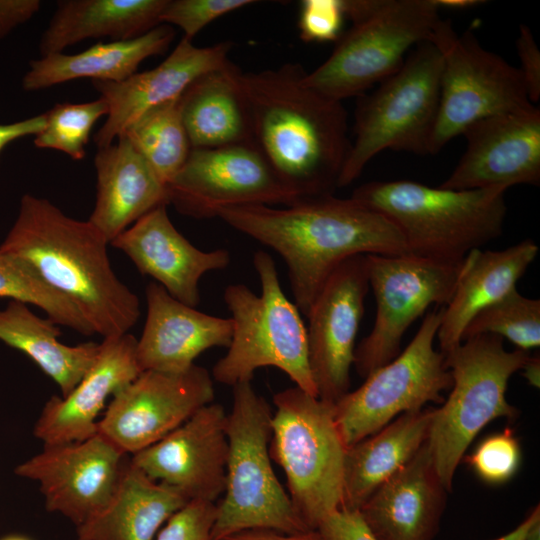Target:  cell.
<instances>
[{"mask_svg":"<svg viewBox=\"0 0 540 540\" xmlns=\"http://www.w3.org/2000/svg\"><path fill=\"white\" fill-rule=\"evenodd\" d=\"M216 217L272 248L288 268L295 305L306 317L331 273L355 255L408 253L398 228L354 199L333 195L285 207L241 205Z\"/></svg>","mask_w":540,"mask_h":540,"instance_id":"6da1fadb","label":"cell"},{"mask_svg":"<svg viewBox=\"0 0 540 540\" xmlns=\"http://www.w3.org/2000/svg\"><path fill=\"white\" fill-rule=\"evenodd\" d=\"M306 74L287 63L240 76L253 143L301 199L333 195L350 148L342 102L310 87Z\"/></svg>","mask_w":540,"mask_h":540,"instance_id":"7a4b0ae2","label":"cell"},{"mask_svg":"<svg viewBox=\"0 0 540 540\" xmlns=\"http://www.w3.org/2000/svg\"><path fill=\"white\" fill-rule=\"evenodd\" d=\"M109 241L88 220L65 215L44 198L25 194L0 247L28 263L103 338L128 331L140 317L138 297L114 273Z\"/></svg>","mask_w":540,"mask_h":540,"instance_id":"3957f363","label":"cell"},{"mask_svg":"<svg viewBox=\"0 0 540 540\" xmlns=\"http://www.w3.org/2000/svg\"><path fill=\"white\" fill-rule=\"evenodd\" d=\"M503 187L454 190L411 180L371 181L351 198L382 214L402 234L408 253L460 262L503 232Z\"/></svg>","mask_w":540,"mask_h":540,"instance_id":"277c9868","label":"cell"},{"mask_svg":"<svg viewBox=\"0 0 540 540\" xmlns=\"http://www.w3.org/2000/svg\"><path fill=\"white\" fill-rule=\"evenodd\" d=\"M272 415V408L251 381L233 386V404L227 414L226 484L223 498L216 504L214 540L252 529L310 530L271 464Z\"/></svg>","mask_w":540,"mask_h":540,"instance_id":"5b68a950","label":"cell"},{"mask_svg":"<svg viewBox=\"0 0 540 540\" xmlns=\"http://www.w3.org/2000/svg\"><path fill=\"white\" fill-rule=\"evenodd\" d=\"M343 7L352 27L305 76L310 87L341 102L396 72L441 20L434 0H343Z\"/></svg>","mask_w":540,"mask_h":540,"instance_id":"8992f818","label":"cell"},{"mask_svg":"<svg viewBox=\"0 0 540 540\" xmlns=\"http://www.w3.org/2000/svg\"><path fill=\"white\" fill-rule=\"evenodd\" d=\"M253 264L261 285L259 296L241 283L224 291L233 334L226 354L212 368V378L233 387L252 381L259 368L275 367L295 386L317 396L308 361L307 328L300 311L285 296L273 258L257 251Z\"/></svg>","mask_w":540,"mask_h":540,"instance_id":"52a82bcc","label":"cell"},{"mask_svg":"<svg viewBox=\"0 0 540 540\" xmlns=\"http://www.w3.org/2000/svg\"><path fill=\"white\" fill-rule=\"evenodd\" d=\"M529 357L528 351L506 350L503 338L493 334L465 339L444 356L453 384L442 406L433 409L427 444L447 492L465 451L483 427L500 417H517L506 390L510 377Z\"/></svg>","mask_w":540,"mask_h":540,"instance_id":"ba28073f","label":"cell"},{"mask_svg":"<svg viewBox=\"0 0 540 540\" xmlns=\"http://www.w3.org/2000/svg\"><path fill=\"white\" fill-rule=\"evenodd\" d=\"M273 402L270 455L283 469L297 514L316 530L342 501L346 446L334 403L297 386L276 393Z\"/></svg>","mask_w":540,"mask_h":540,"instance_id":"9c48e42d","label":"cell"},{"mask_svg":"<svg viewBox=\"0 0 540 540\" xmlns=\"http://www.w3.org/2000/svg\"><path fill=\"white\" fill-rule=\"evenodd\" d=\"M442 58L430 41L415 46L401 67L358 104L355 139L338 188L351 184L368 162L390 149L429 154L439 100Z\"/></svg>","mask_w":540,"mask_h":540,"instance_id":"30bf717a","label":"cell"},{"mask_svg":"<svg viewBox=\"0 0 540 540\" xmlns=\"http://www.w3.org/2000/svg\"><path fill=\"white\" fill-rule=\"evenodd\" d=\"M430 42L441 54L442 70L429 154H437L482 119L535 106L519 68L485 49L471 30L459 34L441 19Z\"/></svg>","mask_w":540,"mask_h":540,"instance_id":"8fae6325","label":"cell"},{"mask_svg":"<svg viewBox=\"0 0 540 540\" xmlns=\"http://www.w3.org/2000/svg\"><path fill=\"white\" fill-rule=\"evenodd\" d=\"M443 307L428 312L396 358L334 403V418L346 448L378 432L399 415L444 402L453 380L444 355L434 348Z\"/></svg>","mask_w":540,"mask_h":540,"instance_id":"7c38bea8","label":"cell"},{"mask_svg":"<svg viewBox=\"0 0 540 540\" xmlns=\"http://www.w3.org/2000/svg\"><path fill=\"white\" fill-rule=\"evenodd\" d=\"M369 285L376 303L373 328L355 348L354 366L366 378L400 353L406 330L431 305L446 306L470 263L416 256L367 254Z\"/></svg>","mask_w":540,"mask_h":540,"instance_id":"4fadbf2b","label":"cell"},{"mask_svg":"<svg viewBox=\"0 0 540 540\" xmlns=\"http://www.w3.org/2000/svg\"><path fill=\"white\" fill-rule=\"evenodd\" d=\"M168 203L198 219L241 205L294 204L301 199L286 186L253 144L192 148L166 186Z\"/></svg>","mask_w":540,"mask_h":540,"instance_id":"5bb4252c","label":"cell"},{"mask_svg":"<svg viewBox=\"0 0 540 540\" xmlns=\"http://www.w3.org/2000/svg\"><path fill=\"white\" fill-rule=\"evenodd\" d=\"M214 397L211 375L196 364L181 373L142 371L112 396L98 432L132 456L160 441Z\"/></svg>","mask_w":540,"mask_h":540,"instance_id":"9a60e30c","label":"cell"},{"mask_svg":"<svg viewBox=\"0 0 540 540\" xmlns=\"http://www.w3.org/2000/svg\"><path fill=\"white\" fill-rule=\"evenodd\" d=\"M130 457L97 432L83 441L44 444L14 472L37 481L46 509L77 527L109 501Z\"/></svg>","mask_w":540,"mask_h":540,"instance_id":"2e32d148","label":"cell"},{"mask_svg":"<svg viewBox=\"0 0 540 540\" xmlns=\"http://www.w3.org/2000/svg\"><path fill=\"white\" fill-rule=\"evenodd\" d=\"M369 288L366 255L352 256L331 273L309 310L308 361L322 400L335 403L350 391L355 340Z\"/></svg>","mask_w":540,"mask_h":540,"instance_id":"e0dca14e","label":"cell"},{"mask_svg":"<svg viewBox=\"0 0 540 540\" xmlns=\"http://www.w3.org/2000/svg\"><path fill=\"white\" fill-rule=\"evenodd\" d=\"M228 458L227 413L209 403L160 441L131 456L152 479L189 500L215 502L223 495Z\"/></svg>","mask_w":540,"mask_h":540,"instance_id":"ac0fdd59","label":"cell"},{"mask_svg":"<svg viewBox=\"0 0 540 540\" xmlns=\"http://www.w3.org/2000/svg\"><path fill=\"white\" fill-rule=\"evenodd\" d=\"M464 154L440 185L474 190L540 183V110L538 107L482 119L463 134Z\"/></svg>","mask_w":540,"mask_h":540,"instance_id":"d6986e66","label":"cell"},{"mask_svg":"<svg viewBox=\"0 0 540 540\" xmlns=\"http://www.w3.org/2000/svg\"><path fill=\"white\" fill-rule=\"evenodd\" d=\"M231 42L197 47L182 38L158 66L121 82L92 81L108 105V114L93 140L98 148L113 143L148 110L179 98L201 75L225 65Z\"/></svg>","mask_w":540,"mask_h":540,"instance_id":"ffe728a7","label":"cell"},{"mask_svg":"<svg viewBox=\"0 0 540 540\" xmlns=\"http://www.w3.org/2000/svg\"><path fill=\"white\" fill-rule=\"evenodd\" d=\"M166 206L152 209L110 243L123 251L141 274L151 276L173 298L195 308L200 303L201 277L225 269L230 253L196 248L172 224Z\"/></svg>","mask_w":540,"mask_h":540,"instance_id":"44dd1931","label":"cell"},{"mask_svg":"<svg viewBox=\"0 0 540 540\" xmlns=\"http://www.w3.org/2000/svg\"><path fill=\"white\" fill-rule=\"evenodd\" d=\"M89 370L66 396H52L34 426L44 444L86 440L98 432L97 417L109 396L142 371L136 358L137 339L125 333L103 338Z\"/></svg>","mask_w":540,"mask_h":540,"instance_id":"7402d4cb","label":"cell"},{"mask_svg":"<svg viewBox=\"0 0 540 540\" xmlns=\"http://www.w3.org/2000/svg\"><path fill=\"white\" fill-rule=\"evenodd\" d=\"M147 315L136 345L141 371L181 373L213 347L230 345L231 318L212 316L173 298L161 285L146 287Z\"/></svg>","mask_w":540,"mask_h":540,"instance_id":"603a6c76","label":"cell"},{"mask_svg":"<svg viewBox=\"0 0 540 540\" xmlns=\"http://www.w3.org/2000/svg\"><path fill=\"white\" fill-rule=\"evenodd\" d=\"M446 493L426 440L359 512L377 540H432L439 529Z\"/></svg>","mask_w":540,"mask_h":540,"instance_id":"cb8c5ba5","label":"cell"},{"mask_svg":"<svg viewBox=\"0 0 540 540\" xmlns=\"http://www.w3.org/2000/svg\"><path fill=\"white\" fill-rule=\"evenodd\" d=\"M98 148L95 207L88 219L109 243L156 208L168 205L166 186L128 139Z\"/></svg>","mask_w":540,"mask_h":540,"instance_id":"d4e9b609","label":"cell"},{"mask_svg":"<svg viewBox=\"0 0 540 540\" xmlns=\"http://www.w3.org/2000/svg\"><path fill=\"white\" fill-rule=\"evenodd\" d=\"M190 501L178 489L156 481L131 457L105 506L77 526L78 540H155L166 521Z\"/></svg>","mask_w":540,"mask_h":540,"instance_id":"484cf974","label":"cell"},{"mask_svg":"<svg viewBox=\"0 0 540 540\" xmlns=\"http://www.w3.org/2000/svg\"><path fill=\"white\" fill-rule=\"evenodd\" d=\"M538 251L533 240L525 239L503 250L470 252V263L443 307L436 338L444 356L462 342L467 324L479 311L516 289Z\"/></svg>","mask_w":540,"mask_h":540,"instance_id":"4316f807","label":"cell"},{"mask_svg":"<svg viewBox=\"0 0 540 540\" xmlns=\"http://www.w3.org/2000/svg\"><path fill=\"white\" fill-rule=\"evenodd\" d=\"M433 409L403 413L346 448L341 509L359 511L373 492L403 468L426 442Z\"/></svg>","mask_w":540,"mask_h":540,"instance_id":"83f0119b","label":"cell"},{"mask_svg":"<svg viewBox=\"0 0 540 540\" xmlns=\"http://www.w3.org/2000/svg\"><path fill=\"white\" fill-rule=\"evenodd\" d=\"M241 73L228 61L201 75L180 96L182 120L192 148L254 145Z\"/></svg>","mask_w":540,"mask_h":540,"instance_id":"f1b7e54d","label":"cell"},{"mask_svg":"<svg viewBox=\"0 0 540 540\" xmlns=\"http://www.w3.org/2000/svg\"><path fill=\"white\" fill-rule=\"evenodd\" d=\"M174 29L160 24L129 40L97 43L77 54L52 53L32 60L22 79L25 91H38L80 78L121 82L136 73L148 57L165 52L174 39Z\"/></svg>","mask_w":540,"mask_h":540,"instance_id":"f546056e","label":"cell"},{"mask_svg":"<svg viewBox=\"0 0 540 540\" xmlns=\"http://www.w3.org/2000/svg\"><path fill=\"white\" fill-rule=\"evenodd\" d=\"M168 0H63L40 40L42 56L89 38L139 37L160 25Z\"/></svg>","mask_w":540,"mask_h":540,"instance_id":"4dcf8cb0","label":"cell"},{"mask_svg":"<svg viewBox=\"0 0 540 540\" xmlns=\"http://www.w3.org/2000/svg\"><path fill=\"white\" fill-rule=\"evenodd\" d=\"M61 331L49 318L35 315L27 304L9 301L0 310V341L31 358L68 395L94 363L99 343H61Z\"/></svg>","mask_w":540,"mask_h":540,"instance_id":"1f68e13d","label":"cell"},{"mask_svg":"<svg viewBox=\"0 0 540 540\" xmlns=\"http://www.w3.org/2000/svg\"><path fill=\"white\" fill-rule=\"evenodd\" d=\"M179 98L148 110L122 133L165 186L183 167L192 149Z\"/></svg>","mask_w":540,"mask_h":540,"instance_id":"d6a6232c","label":"cell"},{"mask_svg":"<svg viewBox=\"0 0 540 540\" xmlns=\"http://www.w3.org/2000/svg\"><path fill=\"white\" fill-rule=\"evenodd\" d=\"M0 297L37 306L56 325L85 336L95 334L76 307L44 281L30 263L1 247Z\"/></svg>","mask_w":540,"mask_h":540,"instance_id":"836d02e7","label":"cell"},{"mask_svg":"<svg viewBox=\"0 0 540 540\" xmlns=\"http://www.w3.org/2000/svg\"><path fill=\"white\" fill-rule=\"evenodd\" d=\"M482 334L506 338L524 351L539 347L540 300L525 297L514 289L479 311L467 324L462 341Z\"/></svg>","mask_w":540,"mask_h":540,"instance_id":"e575fe53","label":"cell"},{"mask_svg":"<svg viewBox=\"0 0 540 540\" xmlns=\"http://www.w3.org/2000/svg\"><path fill=\"white\" fill-rule=\"evenodd\" d=\"M108 114V105L101 97L85 103H57L45 113L43 130L34 138V145L61 151L73 160L86 156V145L97 120Z\"/></svg>","mask_w":540,"mask_h":540,"instance_id":"d590c367","label":"cell"},{"mask_svg":"<svg viewBox=\"0 0 540 540\" xmlns=\"http://www.w3.org/2000/svg\"><path fill=\"white\" fill-rule=\"evenodd\" d=\"M520 459L519 442L513 430L505 429L485 438L466 461L482 480L500 484L515 474Z\"/></svg>","mask_w":540,"mask_h":540,"instance_id":"8d00e7d4","label":"cell"},{"mask_svg":"<svg viewBox=\"0 0 540 540\" xmlns=\"http://www.w3.org/2000/svg\"><path fill=\"white\" fill-rule=\"evenodd\" d=\"M253 3L252 0H168L159 21L179 27L183 37L192 41L215 19Z\"/></svg>","mask_w":540,"mask_h":540,"instance_id":"74e56055","label":"cell"},{"mask_svg":"<svg viewBox=\"0 0 540 540\" xmlns=\"http://www.w3.org/2000/svg\"><path fill=\"white\" fill-rule=\"evenodd\" d=\"M216 503L190 500L162 526L155 540H214Z\"/></svg>","mask_w":540,"mask_h":540,"instance_id":"f35d334b","label":"cell"},{"mask_svg":"<svg viewBox=\"0 0 540 540\" xmlns=\"http://www.w3.org/2000/svg\"><path fill=\"white\" fill-rule=\"evenodd\" d=\"M344 17L343 0H304L298 20L300 38L305 42L337 41Z\"/></svg>","mask_w":540,"mask_h":540,"instance_id":"ab89813d","label":"cell"},{"mask_svg":"<svg viewBox=\"0 0 540 540\" xmlns=\"http://www.w3.org/2000/svg\"><path fill=\"white\" fill-rule=\"evenodd\" d=\"M323 540H377L359 511L338 509L316 529Z\"/></svg>","mask_w":540,"mask_h":540,"instance_id":"60d3db41","label":"cell"},{"mask_svg":"<svg viewBox=\"0 0 540 540\" xmlns=\"http://www.w3.org/2000/svg\"><path fill=\"white\" fill-rule=\"evenodd\" d=\"M520 59V73L523 77L530 102L534 105L540 99V51L531 30L521 25L516 40Z\"/></svg>","mask_w":540,"mask_h":540,"instance_id":"b9f144b4","label":"cell"},{"mask_svg":"<svg viewBox=\"0 0 540 540\" xmlns=\"http://www.w3.org/2000/svg\"><path fill=\"white\" fill-rule=\"evenodd\" d=\"M40 6L39 0H0V39L29 21Z\"/></svg>","mask_w":540,"mask_h":540,"instance_id":"7bdbcfd3","label":"cell"},{"mask_svg":"<svg viewBox=\"0 0 540 540\" xmlns=\"http://www.w3.org/2000/svg\"><path fill=\"white\" fill-rule=\"evenodd\" d=\"M45 123L44 113L17 122L0 124V154L9 143L25 136L39 134Z\"/></svg>","mask_w":540,"mask_h":540,"instance_id":"ee69618b","label":"cell"},{"mask_svg":"<svg viewBox=\"0 0 540 540\" xmlns=\"http://www.w3.org/2000/svg\"><path fill=\"white\" fill-rule=\"evenodd\" d=\"M219 540H323L317 530L284 533L271 529L245 530Z\"/></svg>","mask_w":540,"mask_h":540,"instance_id":"f6af8a7d","label":"cell"},{"mask_svg":"<svg viewBox=\"0 0 540 540\" xmlns=\"http://www.w3.org/2000/svg\"><path fill=\"white\" fill-rule=\"evenodd\" d=\"M523 376L535 388L540 386V360L539 357H529L522 367Z\"/></svg>","mask_w":540,"mask_h":540,"instance_id":"bcb514c9","label":"cell"},{"mask_svg":"<svg viewBox=\"0 0 540 540\" xmlns=\"http://www.w3.org/2000/svg\"><path fill=\"white\" fill-rule=\"evenodd\" d=\"M536 507L527 515V517L511 532L494 540H524L526 531L533 519Z\"/></svg>","mask_w":540,"mask_h":540,"instance_id":"7dc6e473","label":"cell"},{"mask_svg":"<svg viewBox=\"0 0 540 540\" xmlns=\"http://www.w3.org/2000/svg\"><path fill=\"white\" fill-rule=\"evenodd\" d=\"M438 9L450 8V9H467L482 3L478 0H434Z\"/></svg>","mask_w":540,"mask_h":540,"instance_id":"c3c4849f","label":"cell"},{"mask_svg":"<svg viewBox=\"0 0 540 540\" xmlns=\"http://www.w3.org/2000/svg\"><path fill=\"white\" fill-rule=\"evenodd\" d=\"M524 540H540V506H536L533 519L526 531Z\"/></svg>","mask_w":540,"mask_h":540,"instance_id":"681fc988","label":"cell"},{"mask_svg":"<svg viewBox=\"0 0 540 540\" xmlns=\"http://www.w3.org/2000/svg\"><path fill=\"white\" fill-rule=\"evenodd\" d=\"M0 540H31V539L22 535H9Z\"/></svg>","mask_w":540,"mask_h":540,"instance_id":"f907efd6","label":"cell"}]
</instances>
